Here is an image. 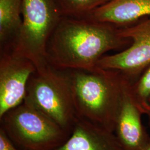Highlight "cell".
<instances>
[{
  "label": "cell",
  "instance_id": "cell-8",
  "mask_svg": "<svg viewBox=\"0 0 150 150\" xmlns=\"http://www.w3.org/2000/svg\"><path fill=\"white\" fill-rule=\"evenodd\" d=\"M129 85L117 116L114 134L125 150H143L150 137L142 124L143 113L129 94Z\"/></svg>",
  "mask_w": 150,
  "mask_h": 150
},
{
  "label": "cell",
  "instance_id": "cell-12",
  "mask_svg": "<svg viewBox=\"0 0 150 150\" xmlns=\"http://www.w3.org/2000/svg\"><path fill=\"white\" fill-rule=\"evenodd\" d=\"M64 17L85 18L97 8L111 0H56Z\"/></svg>",
  "mask_w": 150,
  "mask_h": 150
},
{
  "label": "cell",
  "instance_id": "cell-6",
  "mask_svg": "<svg viewBox=\"0 0 150 150\" xmlns=\"http://www.w3.org/2000/svg\"><path fill=\"white\" fill-rule=\"evenodd\" d=\"M120 32L122 36L131 40V45L121 52L105 55L97 67L118 71L132 84L150 64V16L120 28Z\"/></svg>",
  "mask_w": 150,
  "mask_h": 150
},
{
  "label": "cell",
  "instance_id": "cell-11",
  "mask_svg": "<svg viewBox=\"0 0 150 150\" xmlns=\"http://www.w3.org/2000/svg\"><path fill=\"white\" fill-rule=\"evenodd\" d=\"M23 0H0L1 53L10 51L22 25Z\"/></svg>",
  "mask_w": 150,
  "mask_h": 150
},
{
  "label": "cell",
  "instance_id": "cell-3",
  "mask_svg": "<svg viewBox=\"0 0 150 150\" xmlns=\"http://www.w3.org/2000/svg\"><path fill=\"white\" fill-rule=\"evenodd\" d=\"M24 101L71 133L77 117L66 70L50 64L43 70H36L28 82Z\"/></svg>",
  "mask_w": 150,
  "mask_h": 150
},
{
  "label": "cell",
  "instance_id": "cell-9",
  "mask_svg": "<svg viewBox=\"0 0 150 150\" xmlns=\"http://www.w3.org/2000/svg\"><path fill=\"white\" fill-rule=\"evenodd\" d=\"M54 150H125L113 132L77 118L69 138Z\"/></svg>",
  "mask_w": 150,
  "mask_h": 150
},
{
  "label": "cell",
  "instance_id": "cell-1",
  "mask_svg": "<svg viewBox=\"0 0 150 150\" xmlns=\"http://www.w3.org/2000/svg\"><path fill=\"white\" fill-rule=\"evenodd\" d=\"M131 43L115 25L64 16L48 40L46 59L59 70L93 71L106 53Z\"/></svg>",
  "mask_w": 150,
  "mask_h": 150
},
{
  "label": "cell",
  "instance_id": "cell-14",
  "mask_svg": "<svg viewBox=\"0 0 150 150\" xmlns=\"http://www.w3.org/2000/svg\"><path fill=\"white\" fill-rule=\"evenodd\" d=\"M0 150H27L16 147L7 136L4 131L0 129Z\"/></svg>",
  "mask_w": 150,
  "mask_h": 150
},
{
  "label": "cell",
  "instance_id": "cell-16",
  "mask_svg": "<svg viewBox=\"0 0 150 150\" xmlns=\"http://www.w3.org/2000/svg\"><path fill=\"white\" fill-rule=\"evenodd\" d=\"M143 150H150V141L149 142V143L145 146V148Z\"/></svg>",
  "mask_w": 150,
  "mask_h": 150
},
{
  "label": "cell",
  "instance_id": "cell-15",
  "mask_svg": "<svg viewBox=\"0 0 150 150\" xmlns=\"http://www.w3.org/2000/svg\"><path fill=\"white\" fill-rule=\"evenodd\" d=\"M145 114L147 116L148 118H149V125H150V106L148 108V109L147 110L146 112L145 113Z\"/></svg>",
  "mask_w": 150,
  "mask_h": 150
},
{
  "label": "cell",
  "instance_id": "cell-10",
  "mask_svg": "<svg viewBox=\"0 0 150 150\" xmlns=\"http://www.w3.org/2000/svg\"><path fill=\"white\" fill-rule=\"evenodd\" d=\"M149 16L150 0H111L85 18L122 28Z\"/></svg>",
  "mask_w": 150,
  "mask_h": 150
},
{
  "label": "cell",
  "instance_id": "cell-5",
  "mask_svg": "<svg viewBox=\"0 0 150 150\" xmlns=\"http://www.w3.org/2000/svg\"><path fill=\"white\" fill-rule=\"evenodd\" d=\"M0 123L13 144L24 150H54L71 134L25 101L1 116Z\"/></svg>",
  "mask_w": 150,
  "mask_h": 150
},
{
  "label": "cell",
  "instance_id": "cell-4",
  "mask_svg": "<svg viewBox=\"0 0 150 150\" xmlns=\"http://www.w3.org/2000/svg\"><path fill=\"white\" fill-rule=\"evenodd\" d=\"M22 25L11 50L31 60L38 71L48 66L46 48L51 35L64 17L56 0H23Z\"/></svg>",
  "mask_w": 150,
  "mask_h": 150
},
{
  "label": "cell",
  "instance_id": "cell-7",
  "mask_svg": "<svg viewBox=\"0 0 150 150\" xmlns=\"http://www.w3.org/2000/svg\"><path fill=\"white\" fill-rule=\"evenodd\" d=\"M0 117L24 101L28 82L37 70L31 60L10 51L0 56Z\"/></svg>",
  "mask_w": 150,
  "mask_h": 150
},
{
  "label": "cell",
  "instance_id": "cell-2",
  "mask_svg": "<svg viewBox=\"0 0 150 150\" xmlns=\"http://www.w3.org/2000/svg\"><path fill=\"white\" fill-rule=\"evenodd\" d=\"M77 118L114 133L118 112L129 84L119 71L66 70Z\"/></svg>",
  "mask_w": 150,
  "mask_h": 150
},
{
  "label": "cell",
  "instance_id": "cell-13",
  "mask_svg": "<svg viewBox=\"0 0 150 150\" xmlns=\"http://www.w3.org/2000/svg\"><path fill=\"white\" fill-rule=\"evenodd\" d=\"M129 95L143 114L150 105V64L129 87Z\"/></svg>",
  "mask_w": 150,
  "mask_h": 150
}]
</instances>
